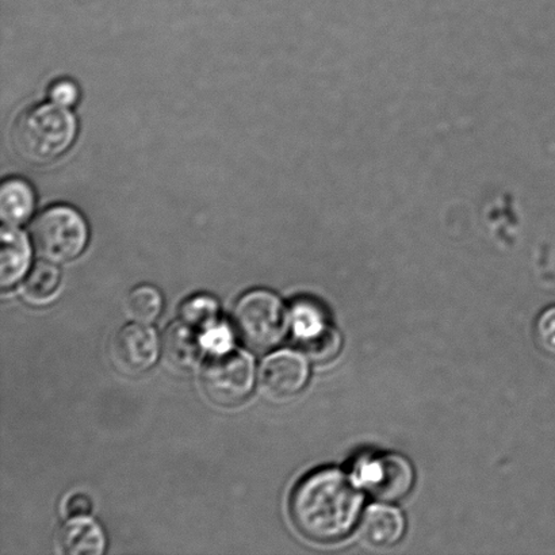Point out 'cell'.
I'll use <instances>...</instances> for the list:
<instances>
[{"label": "cell", "instance_id": "cell-1", "mask_svg": "<svg viewBox=\"0 0 555 555\" xmlns=\"http://www.w3.org/2000/svg\"><path fill=\"white\" fill-rule=\"evenodd\" d=\"M363 494L356 480L339 469L310 473L294 489L291 514L297 529L310 541L345 540L361 519Z\"/></svg>", "mask_w": 555, "mask_h": 555}, {"label": "cell", "instance_id": "cell-2", "mask_svg": "<svg viewBox=\"0 0 555 555\" xmlns=\"http://www.w3.org/2000/svg\"><path fill=\"white\" fill-rule=\"evenodd\" d=\"M78 121L67 107L41 103L20 114L11 130L14 151L30 165H49L74 145Z\"/></svg>", "mask_w": 555, "mask_h": 555}, {"label": "cell", "instance_id": "cell-3", "mask_svg": "<svg viewBox=\"0 0 555 555\" xmlns=\"http://www.w3.org/2000/svg\"><path fill=\"white\" fill-rule=\"evenodd\" d=\"M89 237L85 217L68 205H54L41 211L31 225L33 246L42 259L52 263L79 258Z\"/></svg>", "mask_w": 555, "mask_h": 555}, {"label": "cell", "instance_id": "cell-4", "mask_svg": "<svg viewBox=\"0 0 555 555\" xmlns=\"http://www.w3.org/2000/svg\"><path fill=\"white\" fill-rule=\"evenodd\" d=\"M232 320L244 345L257 351L275 347L287 325L285 307L269 291H253L238 299Z\"/></svg>", "mask_w": 555, "mask_h": 555}, {"label": "cell", "instance_id": "cell-5", "mask_svg": "<svg viewBox=\"0 0 555 555\" xmlns=\"http://www.w3.org/2000/svg\"><path fill=\"white\" fill-rule=\"evenodd\" d=\"M255 380L253 358L243 351H222L205 364L206 396L221 406H236L251 395Z\"/></svg>", "mask_w": 555, "mask_h": 555}, {"label": "cell", "instance_id": "cell-6", "mask_svg": "<svg viewBox=\"0 0 555 555\" xmlns=\"http://www.w3.org/2000/svg\"><path fill=\"white\" fill-rule=\"evenodd\" d=\"M353 480L373 498L391 503L408 496L415 483V472L404 456L369 455L357 462Z\"/></svg>", "mask_w": 555, "mask_h": 555}, {"label": "cell", "instance_id": "cell-7", "mask_svg": "<svg viewBox=\"0 0 555 555\" xmlns=\"http://www.w3.org/2000/svg\"><path fill=\"white\" fill-rule=\"evenodd\" d=\"M292 325L299 345L315 362H326L337 356L341 339L339 332L330 324L323 308L308 299L294 305Z\"/></svg>", "mask_w": 555, "mask_h": 555}, {"label": "cell", "instance_id": "cell-8", "mask_svg": "<svg viewBox=\"0 0 555 555\" xmlns=\"http://www.w3.org/2000/svg\"><path fill=\"white\" fill-rule=\"evenodd\" d=\"M114 364L119 372L138 377L149 372L159 357V341L149 325L135 323L124 326L111 346Z\"/></svg>", "mask_w": 555, "mask_h": 555}, {"label": "cell", "instance_id": "cell-9", "mask_svg": "<svg viewBox=\"0 0 555 555\" xmlns=\"http://www.w3.org/2000/svg\"><path fill=\"white\" fill-rule=\"evenodd\" d=\"M260 385L273 400H288L297 396L309 378L307 359L296 351H280L266 359L260 367Z\"/></svg>", "mask_w": 555, "mask_h": 555}, {"label": "cell", "instance_id": "cell-10", "mask_svg": "<svg viewBox=\"0 0 555 555\" xmlns=\"http://www.w3.org/2000/svg\"><path fill=\"white\" fill-rule=\"evenodd\" d=\"M0 248V285L5 291L26 275L31 263V247L29 238L18 227L3 225Z\"/></svg>", "mask_w": 555, "mask_h": 555}, {"label": "cell", "instance_id": "cell-11", "mask_svg": "<svg viewBox=\"0 0 555 555\" xmlns=\"http://www.w3.org/2000/svg\"><path fill=\"white\" fill-rule=\"evenodd\" d=\"M405 519L399 509L389 505H372L362 516L361 535L374 547H390L401 541Z\"/></svg>", "mask_w": 555, "mask_h": 555}, {"label": "cell", "instance_id": "cell-12", "mask_svg": "<svg viewBox=\"0 0 555 555\" xmlns=\"http://www.w3.org/2000/svg\"><path fill=\"white\" fill-rule=\"evenodd\" d=\"M57 545L65 555H101L105 553L106 537L94 520L70 518L59 531Z\"/></svg>", "mask_w": 555, "mask_h": 555}, {"label": "cell", "instance_id": "cell-13", "mask_svg": "<svg viewBox=\"0 0 555 555\" xmlns=\"http://www.w3.org/2000/svg\"><path fill=\"white\" fill-rule=\"evenodd\" d=\"M163 353L166 361L178 370L197 366L203 358V341L199 339L197 330L184 321L170 325L163 339Z\"/></svg>", "mask_w": 555, "mask_h": 555}, {"label": "cell", "instance_id": "cell-14", "mask_svg": "<svg viewBox=\"0 0 555 555\" xmlns=\"http://www.w3.org/2000/svg\"><path fill=\"white\" fill-rule=\"evenodd\" d=\"M36 194L25 179L9 178L0 186V219L3 225L20 227L30 219Z\"/></svg>", "mask_w": 555, "mask_h": 555}, {"label": "cell", "instance_id": "cell-15", "mask_svg": "<svg viewBox=\"0 0 555 555\" xmlns=\"http://www.w3.org/2000/svg\"><path fill=\"white\" fill-rule=\"evenodd\" d=\"M62 281L57 266L52 262H40L33 268L26 278L24 292L33 302H46L56 294Z\"/></svg>", "mask_w": 555, "mask_h": 555}, {"label": "cell", "instance_id": "cell-16", "mask_svg": "<svg viewBox=\"0 0 555 555\" xmlns=\"http://www.w3.org/2000/svg\"><path fill=\"white\" fill-rule=\"evenodd\" d=\"M163 310V297L156 287L140 285L129 293L127 312L141 324L154 323Z\"/></svg>", "mask_w": 555, "mask_h": 555}, {"label": "cell", "instance_id": "cell-17", "mask_svg": "<svg viewBox=\"0 0 555 555\" xmlns=\"http://www.w3.org/2000/svg\"><path fill=\"white\" fill-rule=\"evenodd\" d=\"M219 315V304L215 298L205 296V294L189 298L181 309L182 321L197 331L215 328Z\"/></svg>", "mask_w": 555, "mask_h": 555}, {"label": "cell", "instance_id": "cell-18", "mask_svg": "<svg viewBox=\"0 0 555 555\" xmlns=\"http://www.w3.org/2000/svg\"><path fill=\"white\" fill-rule=\"evenodd\" d=\"M535 337L542 350L555 357V307L546 309L538 318Z\"/></svg>", "mask_w": 555, "mask_h": 555}, {"label": "cell", "instance_id": "cell-19", "mask_svg": "<svg viewBox=\"0 0 555 555\" xmlns=\"http://www.w3.org/2000/svg\"><path fill=\"white\" fill-rule=\"evenodd\" d=\"M79 96V87L70 79L53 81L49 89V100L59 106L70 108L78 103Z\"/></svg>", "mask_w": 555, "mask_h": 555}, {"label": "cell", "instance_id": "cell-20", "mask_svg": "<svg viewBox=\"0 0 555 555\" xmlns=\"http://www.w3.org/2000/svg\"><path fill=\"white\" fill-rule=\"evenodd\" d=\"M65 514L68 518H81V516L90 515L92 511V502L85 493H74L65 502Z\"/></svg>", "mask_w": 555, "mask_h": 555}, {"label": "cell", "instance_id": "cell-21", "mask_svg": "<svg viewBox=\"0 0 555 555\" xmlns=\"http://www.w3.org/2000/svg\"><path fill=\"white\" fill-rule=\"evenodd\" d=\"M209 345L216 350L225 351L228 343H230V336H228V332L224 328H211L208 337Z\"/></svg>", "mask_w": 555, "mask_h": 555}]
</instances>
